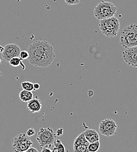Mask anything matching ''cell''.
Here are the masks:
<instances>
[{
  "instance_id": "6da1fadb",
  "label": "cell",
  "mask_w": 137,
  "mask_h": 152,
  "mask_svg": "<svg viewBox=\"0 0 137 152\" xmlns=\"http://www.w3.org/2000/svg\"><path fill=\"white\" fill-rule=\"evenodd\" d=\"M29 63L41 68L49 67L56 57L54 48L52 45L45 40L35 41L28 48Z\"/></svg>"
},
{
  "instance_id": "7a4b0ae2",
  "label": "cell",
  "mask_w": 137,
  "mask_h": 152,
  "mask_svg": "<svg viewBox=\"0 0 137 152\" xmlns=\"http://www.w3.org/2000/svg\"><path fill=\"white\" fill-rule=\"evenodd\" d=\"M120 45L124 48L137 46V24H130L122 31L120 36Z\"/></svg>"
},
{
  "instance_id": "3957f363",
  "label": "cell",
  "mask_w": 137,
  "mask_h": 152,
  "mask_svg": "<svg viewBox=\"0 0 137 152\" xmlns=\"http://www.w3.org/2000/svg\"><path fill=\"white\" fill-rule=\"evenodd\" d=\"M98 26L103 35L107 38L116 37L119 31V19L114 16L100 20Z\"/></svg>"
},
{
  "instance_id": "277c9868",
  "label": "cell",
  "mask_w": 137,
  "mask_h": 152,
  "mask_svg": "<svg viewBox=\"0 0 137 152\" xmlns=\"http://www.w3.org/2000/svg\"><path fill=\"white\" fill-rule=\"evenodd\" d=\"M117 8L113 3L101 1L95 8L94 15L99 20L109 18L115 15Z\"/></svg>"
},
{
  "instance_id": "5b68a950",
  "label": "cell",
  "mask_w": 137,
  "mask_h": 152,
  "mask_svg": "<svg viewBox=\"0 0 137 152\" xmlns=\"http://www.w3.org/2000/svg\"><path fill=\"white\" fill-rule=\"evenodd\" d=\"M56 137L57 136L52 128L50 127L41 128L37 134V140L41 149L43 148L51 149Z\"/></svg>"
},
{
  "instance_id": "8992f818",
  "label": "cell",
  "mask_w": 137,
  "mask_h": 152,
  "mask_svg": "<svg viewBox=\"0 0 137 152\" xmlns=\"http://www.w3.org/2000/svg\"><path fill=\"white\" fill-rule=\"evenodd\" d=\"M12 151L14 152H23L31 148L33 142L29 136L25 133H21L12 138Z\"/></svg>"
},
{
  "instance_id": "52a82bcc",
  "label": "cell",
  "mask_w": 137,
  "mask_h": 152,
  "mask_svg": "<svg viewBox=\"0 0 137 152\" xmlns=\"http://www.w3.org/2000/svg\"><path fill=\"white\" fill-rule=\"evenodd\" d=\"M117 128V125L116 122L111 118L105 119L100 123L99 131L101 134L109 137L114 135Z\"/></svg>"
},
{
  "instance_id": "ba28073f",
  "label": "cell",
  "mask_w": 137,
  "mask_h": 152,
  "mask_svg": "<svg viewBox=\"0 0 137 152\" xmlns=\"http://www.w3.org/2000/svg\"><path fill=\"white\" fill-rule=\"evenodd\" d=\"M21 51L20 46L17 44L10 43L6 45L1 54L2 60L8 63L12 57H19Z\"/></svg>"
},
{
  "instance_id": "9c48e42d",
  "label": "cell",
  "mask_w": 137,
  "mask_h": 152,
  "mask_svg": "<svg viewBox=\"0 0 137 152\" xmlns=\"http://www.w3.org/2000/svg\"><path fill=\"white\" fill-rule=\"evenodd\" d=\"M122 54L124 61L128 65L137 67V46L125 48Z\"/></svg>"
},
{
  "instance_id": "30bf717a",
  "label": "cell",
  "mask_w": 137,
  "mask_h": 152,
  "mask_svg": "<svg viewBox=\"0 0 137 152\" xmlns=\"http://www.w3.org/2000/svg\"><path fill=\"white\" fill-rule=\"evenodd\" d=\"M89 143L84 137V132L80 133L75 139L73 142L74 152H89L88 146Z\"/></svg>"
},
{
  "instance_id": "8fae6325",
  "label": "cell",
  "mask_w": 137,
  "mask_h": 152,
  "mask_svg": "<svg viewBox=\"0 0 137 152\" xmlns=\"http://www.w3.org/2000/svg\"><path fill=\"white\" fill-rule=\"evenodd\" d=\"M42 107L41 101L38 96L33 98L31 101L28 102L27 110L32 114L39 113Z\"/></svg>"
},
{
  "instance_id": "7c38bea8",
  "label": "cell",
  "mask_w": 137,
  "mask_h": 152,
  "mask_svg": "<svg viewBox=\"0 0 137 152\" xmlns=\"http://www.w3.org/2000/svg\"><path fill=\"white\" fill-rule=\"evenodd\" d=\"M84 132L85 139L89 143H93L99 141L100 136L97 132L95 129H87Z\"/></svg>"
},
{
  "instance_id": "4fadbf2b",
  "label": "cell",
  "mask_w": 137,
  "mask_h": 152,
  "mask_svg": "<svg viewBox=\"0 0 137 152\" xmlns=\"http://www.w3.org/2000/svg\"><path fill=\"white\" fill-rule=\"evenodd\" d=\"M19 98L22 102H28L34 98V95L32 91L22 90L19 94Z\"/></svg>"
},
{
  "instance_id": "5bb4252c",
  "label": "cell",
  "mask_w": 137,
  "mask_h": 152,
  "mask_svg": "<svg viewBox=\"0 0 137 152\" xmlns=\"http://www.w3.org/2000/svg\"><path fill=\"white\" fill-rule=\"evenodd\" d=\"M54 148L52 149L53 152H66V149L64 146L59 139H56L53 144Z\"/></svg>"
},
{
  "instance_id": "9a60e30c",
  "label": "cell",
  "mask_w": 137,
  "mask_h": 152,
  "mask_svg": "<svg viewBox=\"0 0 137 152\" xmlns=\"http://www.w3.org/2000/svg\"><path fill=\"white\" fill-rule=\"evenodd\" d=\"M22 61V60L20 57H12L8 63L12 67H18L21 65L22 66V69L24 70L25 69V67Z\"/></svg>"
},
{
  "instance_id": "2e32d148",
  "label": "cell",
  "mask_w": 137,
  "mask_h": 152,
  "mask_svg": "<svg viewBox=\"0 0 137 152\" xmlns=\"http://www.w3.org/2000/svg\"><path fill=\"white\" fill-rule=\"evenodd\" d=\"M21 87L23 90L32 91L34 90V83L30 81H23L21 83Z\"/></svg>"
},
{
  "instance_id": "e0dca14e",
  "label": "cell",
  "mask_w": 137,
  "mask_h": 152,
  "mask_svg": "<svg viewBox=\"0 0 137 152\" xmlns=\"http://www.w3.org/2000/svg\"><path fill=\"white\" fill-rule=\"evenodd\" d=\"M100 143L99 141L89 143L88 146V150L89 152H97L100 148Z\"/></svg>"
},
{
  "instance_id": "ac0fdd59",
  "label": "cell",
  "mask_w": 137,
  "mask_h": 152,
  "mask_svg": "<svg viewBox=\"0 0 137 152\" xmlns=\"http://www.w3.org/2000/svg\"><path fill=\"white\" fill-rule=\"evenodd\" d=\"M19 57H20L22 60H26V59L28 58V57H29V53H28V51H26V50L21 51Z\"/></svg>"
},
{
  "instance_id": "d6986e66",
  "label": "cell",
  "mask_w": 137,
  "mask_h": 152,
  "mask_svg": "<svg viewBox=\"0 0 137 152\" xmlns=\"http://www.w3.org/2000/svg\"><path fill=\"white\" fill-rule=\"evenodd\" d=\"M64 2H65L67 4L70 5L78 4V3L80 2V0H64Z\"/></svg>"
},
{
  "instance_id": "ffe728a7",
  "label": "cell",
  "mask_w": 137,
  "mask_h": 152,
  "mask_svg": "<svg viewBox=\"0 0 137 152\" xmlns=\"http://www.w3.org/2000/svg\"><path fill=\"white\" fill-rule=\"evenodd\" d=\"M35 129H34V128H29V129H28L27 130L26 134L28 136L30 137V136H34V135L35 134Z\"/></svg>"
},
{
  "instance_id": "44dd1931",
  "label": "cell",
  "mask_w": 137,
  "mask_h": 152,
  "mask_svg": "<svg viewBox=\"0 0 137 152\" xmlns=\"http://www.w3.org/2000/svg\"><path fill=\"white\" fill-rule=\"evenodd\" d=\"M38 152V151L36 149V148H32V147H31V148H29L28 150H26V151H24V152Z\"/></svg>"
},
{
  "instance_id": "7402d4cb",
  "label": "cell",
  "mask_w": 137,
  "mask_h": 152,
  "mask_svg": "<svg viewBox=\"0 0 137 152\" xmlns=\"http://www.w3.org/2000/svg\"><path fill=\"white\" fill-rule=\"evenodd\" d=\"M55 134H56V135L57 136H60L61 135H62V134H63V129L60 128V129H59L58 130H57V132H56V133H55Z\"/></svg>"
},
{
  "instance_id": "603a6c76",
  "label": "cell",
  "mask_w": 137,
  "mask_h": 152,
  "mask_svg": "<svg viewBox=\"0 0 137 152\" xmlns=\"http://www.w3.org/2000/svg\"><path fill=\"white\" fill-rule=\"evenodd\" d=\"M41 152H53L52 150L51 149L49 148H42V151Z\"/></svg>"
},
{
  "instance_id": "cb8c5ba5",
  "label": "cell",
  "mask_w": 137,
  "mask_h": 152,
  "mask_svg": "<svg viewBox=\"0 0 137 152\" xmlns=\"http://www.w3.org/2000/svg\"><path fill=\"white\" fill-rule=\"evenodd\" d=\"M39 88H40V85L38 83H34V91L39 90Z\"/></svg>"
},
{
  "instance_id": "d4e9b609",
  "label": "cell",
  "mask_w": 137,
  "mask_h": 152,
  "mask_svg": "<svg viewBox=\"0 0 137 152\" xmlns=\"http://www.w3.org/2000/svg\"><path fill=\"white\" fill-rule=\"evenodd\" d=\"M1 59L0 58V64H1Z\"/></svg>"
},
{
  "instance_id": "484cf974",
  "label": "cell",
  "mask_w": 137,
  "mask_h": 152,
  "mask_svg": "<svg viewBox=\"0 0 137 152\" xmlns=\"http://www.w3.org/2000/svg\"><path fill=\"white\" fill-rule=\"evenodd\" d=\"M1 75V72H0V76Z\"/></svg>"
}]
</instances>
